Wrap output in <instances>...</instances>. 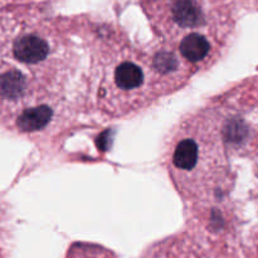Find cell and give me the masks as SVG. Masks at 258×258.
Masks as SVG:
<instances>
[{
  "label": "cell",
  "instance_id": "cell-4",
  "mask_svg": "<svg viewBox=\"0 0 258 258\" xmlns=\"http://www.w3.org/2000/svg\"><path fill=\"white\" fill-rule=\"evenodd\" d=\"M63 258H118L112 249L92 242H75Z\"/></svg>",
  "mask_w": 258,
  "mask_h": 258
},
{
  "label": "cell",
  "instance_id": "cell-3",
  "mask_svg": "<svg viewBox=\"0 0 258 258\" xmlns=\"http://www.w3.org/2000/svg\"><path fill=\"white\" fill-rule=\"evenodd\" d=\"M170 19L176 28L186 32L185 38L181 40V43L193 35L206 37L199 32V29L206 25V15L202 8L194 0H176L171 7Z\"/></svg>",
  "mask_w": 258,
  "mask_h": 258
},
{
  "label": "cell",
  "instance_id": "cell-1",
  "mask_svg": "<svg viewBox=\"0 0 258 258\" xmlns=\"http://www.w3.org/2000/svg\"><path fill=\"white\" fill-rule=\"evenodd\" d=\"M86 78V105L102 117L134 116L165 97L150 52L123 43H96Z\"/></svg>",
  "mask_w": 258,
  "mask_h": 258
},
{
  "label": "cell",
  "instance_id": "cell-2",
  "mask_svg": "<svg viewBox=\"0 0 258 258\" xmlns=\"http://www.w3.org/2000/svg\"><path fill=\"white\" fill-rule=\"evenodd\" d=\"M138 258H209L202 241L191 231L178 232L149 246Z\"/></svg>",
  "mask_w": 258,
  "mask_h": 258
}]
</instances>
